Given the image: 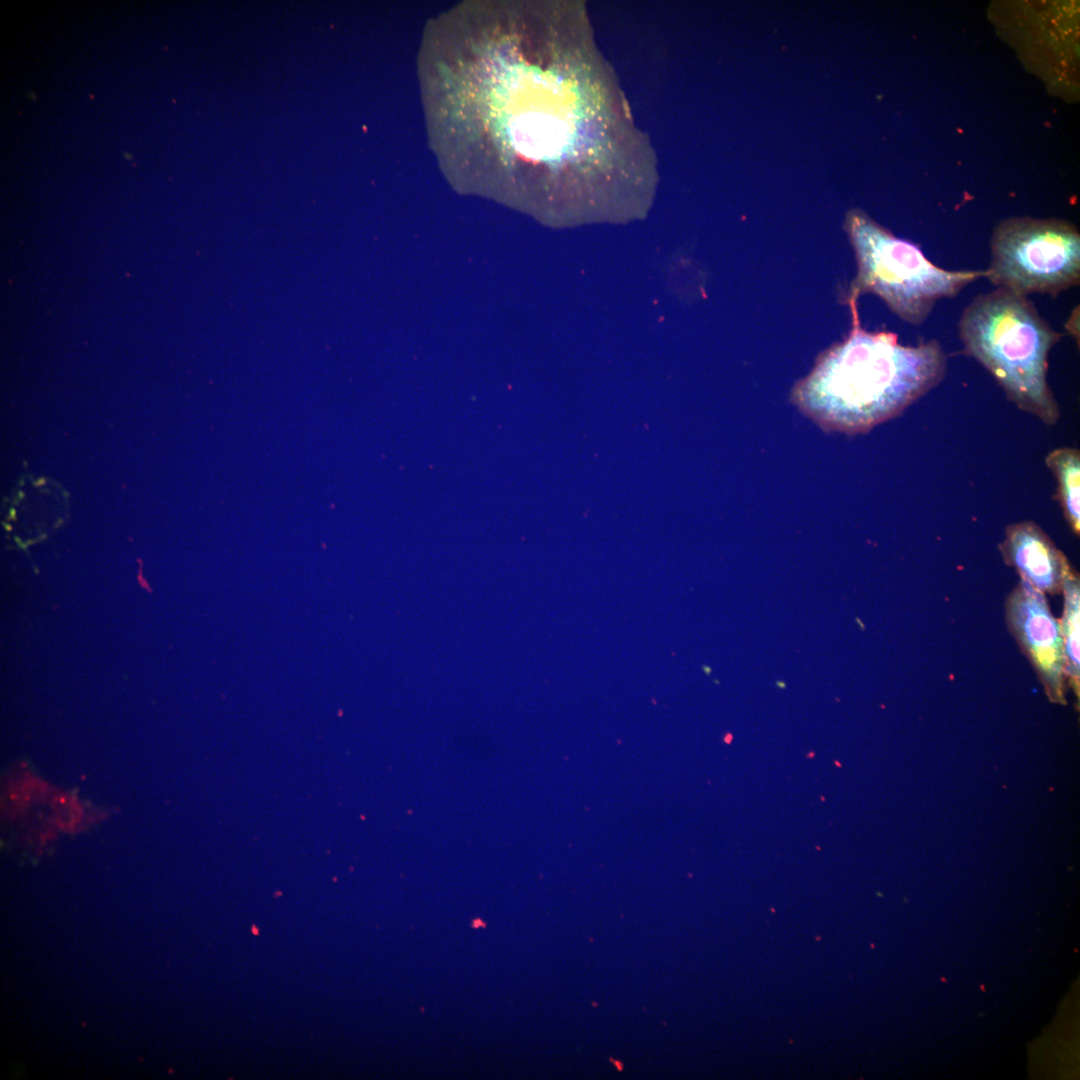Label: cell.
<instances>
[{
  "mask_svg": "<svg viewBox=\"0 0 1080 1080\" xmlns=\"http://www.w3.org/2000/svg\"><path fill=\"white\" fill-rule=\"evenodd\" d=\"M959 336L1021 410L1048 425L1060 417L1047 381L1048 355L1061 335L1026 297L1005 289L980 294L964 309Z\"/></svg>",
  "mask_w": 1080,
  "mask_h": 1080,
  "instance_id": "obj_2",
  "label": "cell"
},
{
  "mask_svg": "<svg viewBox=\"0 0 1080 1080\" xmlns=\"http://www.w3.org/2000/svg\"><path fill=\"white\" fill-rule=\"evenodd\" d=\"M1045 460L1058 482V497L1065 519L1074 534L1079 535V450L1070 447L1057 448L1051 451Z\"/></svg>",
  "mask_w": 1080,
  "mask_h": 1080,
  "instance_id": "obj_8",
  "label": "cell"
},
{
  "mask_svg": "<svg viewBox=\"0 0 1080 1080\" xmlns=\"http://www.w3.org/2000/svg\"><path fill=\"white\" fill-rule=\"evenodd\" d=\"M987 278L997 288L1026 296L1057 295L1080 281V234L1069 223L1014 219L990 241Z\"/></svg>",
  "mask_w": 1080,
  "mask_h": 1080,
  "instance_id": "obj_4",
  "label": "cell"
},
{
  "mask_svg": "<svg viewBox=\"0 0 1080 1080\" xmlns=\"http://www.w3.org/2000/svg\"><path fill=\"white\" fill-rule=\"evenodd\" d=\"M844 228L857 262L847 304L857 303L863 293H873L898 317L918 326L940 299L954 297L968 284L988 276L987 270L951 271L936 266L917 245L897 238L860 210L848 212Z\"/></svg>",
  "mask_w": 1080,
  "mask_h": 1080,
  "instance_id": "obj_3",
  "label": "cell"
},
{
  "mask_svg": "<svg viewBox=\"0 0 1080 1080\" xmlns=\"http://www.w3.org/2000/svg\"><path fill=\"white\" fill-rule=\"evenodd\" d=\"M848 305L850 332L819 355L791 398L824 430L856 434L899 415L937 386L947 360L936 340L906 346L892 332L863 329L857 303Z\"/></svg>",
  "mask_w": 1080,
  "mask_h": 1080,
  "instance_id": "obj_1",
  "label": "cell"
},
{
  "mask_svg": "<svg viewBox=\"0 0 1080 1080\" xmlns=\"http://www.w3.org/2000/svg\"><path fill=\"white\" fill-rule=\"evenodd\" d=\"M1063 613L1059 619L1065 652V678L1079 695L1080 680V578L1073 567L1063 584Z\"/></svg>",
  "mask_w": 1080,
  "mask_h": 1080,
  "instance_id": "obj_7",
  "label": "cell"
},
{
  "mask_svg": "<svg viewBox=\"0 0 1080 1080\" xmlns=\"http://www.w3.org/2000/svg\"><path fill=\"white\" fill-rule=\"evenodd\" d=\"M998 548L1005 564L1015 569L1021 580L1043 594L1061 592L1072 566L1038 524L1021 521L1007 526Z\"/></svg>",
  "mask_w": 1080,
  "mask_h": 1080,
  "instance_id": "obj_6",
  "label": "cell"
},
{
  "mask_svg": "<svg viewBox=\"0 0 1080 1080\" xmlns=\"http://www.w3.org/2000/svg\"><path fill=\"white\" fill-rule=\"evenodd\" d=\"M1008 630L1033 667L1049 699L1065 703V652L1059 619L1045 594L1020 580L1004 604Z\"/></svg>",
  "mask_w": 1080,
  "mask_h": 1080,
  "instance_id": "obj_5",
  "label": "cell"
}]
</instances>
